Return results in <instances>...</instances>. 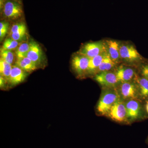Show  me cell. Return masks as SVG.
Returning <instances> with one entry per match:
<instances>
[{
	"label": "cell",
	"instance_id": "obj_23",
	"mask_svg": "<svg viewBox=\"0 0 148 148\" xmlns=\"http://www.w3.org/2000/svg\"><path fill=\"white\" fill-rule=\"evenodd\" d=\"M9 24L7 21H1L0 23V38L1 40L4 38L8 31Z\"/></svg>",
	"mask_w": 148,
	"mask_h": 148
},
{
	"label": "cell",
	"instance_id": "obj_17",
	"mask_svg": "<svg viewBox=\"0 0 148 148\" xmlns=\"http://www.w3.org/2000/svg\"><path fill=\"white\" fill-rule=\"evenodd\" d=\"M116 64L111 59L108 53L101 65L96 70L95 73L97 74L102 72L109 71L115 66Z\"/></svg>",
	"mask_w": 148,
	"mask_h": 148
},
{
	"label": "cell",
	"instance_id": "obj_25",
	"mask_svg": "<svg viewBox=\"0 0 148 148\" xmlns=\"http://www.w3.org/2000/svg\"><path fill=\"white\" fill-rule=\"evenodd\" d=\"M142 76L148 79V64L143 66L142 69Z\"/></svg>",
	"mask_w": 148,
	"mask_h": 148
},
{
	"label": "cell",
	"instance_id": "obj_10",
	"mask_svg": "<svg viewBox=\"0 0 148 148\" xmlns=\"http://www.w3.org/2000/svg\"><path fill=\"white\" fill-rule=\"evenodd\" d=\"M107 52L111 59L116 63H118L121 58L119 43L113 40H107L106 42Z\"/></svg>",
	"mask_w": 148,
	"mask_h": 148
},
{
	"label": "cell",
	"instance_id": "obj_27",
	"mask_svg": "<svg viewBox=\"0 0 148 148\" xmlns=\"http://www.w3.org/2000/svg\"><path fill=\"white\" fill-rule=\"evenodd\" d=\"M146 110L148 114V101H147L146 104Z\"/></svg>",
	"mask_w": 148,
	"mask_h": 148
},
{
	"label": "cell",
	"instance_id": "obj_26",
	"mask_svg": "<svg viewBox=\"0 0 148 148\" xmlns=\"http://www.w3.org/2000/svg\"><path fill=\"white\" fill-rule=\"evenodd\" d=\"M6 80L2 77H0V85L1 87H3L5 85V82Z\"/></svg>",
	"mask_w": 148,
	"mask_h": 148
},
{
	"label": "cell",
	"instance_id": "obj_4",
	"mask_svg": "<svg viewBox=\"0 0 148 148\" xmlns=\"http://www.w3.org/2000/svg\"><path fill=\"white\" fill-rule=\"evenodd\" d=\"M120 54L121 59L127 63H136L143 59L134 46L130 44L120 45Z\"/></svg>",
	"mask_w": 148,
	"mask_h": 148
},
{
	"label": "cell",
	"instance_id": "obj_20",
	"mask_svg": "<svg viewBox=\"0 0 148 148\" xmlns=\"http://www.w3.org/2000/svg\"><path fill=\"white\" fill-rule=\"evenodd\" d=\"M1 58L7 62L12 65L14 61V53L11 50H5L1 49Z\"/></svg>",
	"mask_w": 148,
	"mask_h": 148
},
{
	"label": "cell",
	"instance_id": "obj_19",
	"mask_svg": "<svg viewBox=\"0 0 148 148\" xmlns=\"http://www.w3.org/2000/svg\"><path fill=\"white\" fill-rule=\"evenodd\" d=\"M30 48L29 43L24 42L20 44L16 49L15 53L17 59L24 58L27 56Z\"/></svg>",
	"mask_w": 148,
	"mask_h": 148
},
{
	"label": "cell",
	"instance_id": "obj_3",
	"mask_svg": "<svg viewBox=\"0 0 148 148\" xmlns=\"http://www.w3.org/2000/svg\"><path fill=\"white\" fill-rule=\"evenodd\" d=\"M106 52H107L106 42L100 41L86 44L78 53L91 58Z\"/></svg>",
	"mask_w": 148,
	"mask_h": 148
},
{
	"label": "cell",
	"instance_id": "obj_11",
	"mask_svg": "<svg viewBox=\"0 0 148 148\" xmlns=\"http://www.w3.org/2000/svg\"><path fill=\"white\" fill-rule=\"evenodd\" d=\"M115 73L118 79L121 83L131 82L136 76L133 69L123 66H119Z\"/></svg>",
	"mask_w": 148,
	"mask_h": 148
},
{
	"label": "cell",
	"instance_id": "obj_14",
	"mask_svg": "<svg viewBox=\"0 0 148 148\" xmlns=\"http://www.w3.org/2000/svg\"><path fill=\"white\" fill-rule=\"evenodd\" d=\"M134 79L138 86L139 95L143 98H148V79L145 77L135 76Z\"/></svg>",
	"mask_w": 148,
	"mask_h": 148
},
{
	"label": "cell",
	"instance_id": "obj_22",
	"mask_svg": "<svg viewBox=\"0 0 148 148\" xmlns=\"http://www.w3.org/2000/svg\"><path fill=\"white\" fill-rule=\"evenodd\" d=\"M27 34V30H23L17 33L10 34V38L17 41H22L25 39Z\"/></svg>",
	"mask_w": 148,
	"mask_h": 148
},
{
	"label": "cell",
	"instance_id": "obj_2",
	"mask_svg": "<svg viewBox=\"0 0 148 148\" xmlns=\"http://www.w3.org/2000/svg\"><path fill=\"white\" fill-rule=\"evenodd\" d=\"M108 89L103 92L97 105V111L103 115L108 114L114 104L121 100L119 92L114 88Z\"/></svg>",
	"mask_w": 148,
	"mask_h": 148
},
{
	"label": "cell",
	"instance_id": "obj_16",
	"mask_svg": "<svg viewBox=\"0 0 148 148\" xmlns=\"http://www.w3.org/2000/svg\"><path fill=\"white\" fill-rule=\"evenodd\" d=\"M107 54H108L107 52H104L93 58H90L88 73H95L96 70L101 65L103 59L105 58Z\"/></svg>",
	"mask_w": 148,
	"mask_h": 148
},
{
	"label": "cell",
	"instance_id": "obj_18",
	"mask_svg": "<svg viewBox=\"0 0 148 148\" xmlns=\"http://www.w3.org/2000/svg\"><path fill=\"white\" fill-rule=\"evenodd\" d=\"M12 66L1 58L0 59V73L1 76L6 81L9 80Z\"/></svg>",
	"mask_w": 148,
	"mask_h": 148
},
{
	"label": "cell",
	"instance_id": "obj_6",
	"mask_svg": "<svg viewBox=\"0 0 148 148\" xmlns=\"http://www.w3.org/2000/svg\"><path fill=\"white\" fill-rule=\"evenodd\" d=\"M118 92L124 100H137L140 95L137 84L131 82L121 83Z\"/></svg>",
	"mask_w": 148,
	"mask_h": 148
},
{
	"label": "cell",
	"instance_id": "obj_28",
	"mask_svg": "<svg viewBox=\"0 0 148 148\" xmlns=\"http://www.w3.org/2000/svg\"><path fill=\"white\" fill-rule=\"evenodd\" d=\"M12 1H15L17 2L21 3V0H12Z\"/></svg>",
	"mask_w": 148,
	"mask_h": 148
},
{
	"label": "cell",
	"instance_id": "obj_5",
	"mask_svg": "<svg viewBox=\"0 0 148 148\" xmlns=\"http://www.w3.org/2000/svg\"><path fill=\"white\" fill-rule=\"evenodd\" d=\"M94 79L101 86L108 88H115L120 82L115 73L110 71L96 74Z\"/></svg>",
	"mask_w": 148,
	"mask_h": 148
},
{
	"label": "cell",
	"instance_id": "obj_8",
	"mask_svg": "<svg viewBox=\"0 0 148 148\" xmlns=\"http://www.w3.org/2000/svg\"><path fill=\"white\" fill-rule=\"evenodd\" d=\"M90 58L78 54L75 55L72 60V66L78 75L82 76L88 72Z\"/></svg>",
	"mask_w": 148,
	"mask_h": 148
},
{
	"label": "cell",
	"instance_id": "obj_1",
	"mask_svg": "<svg viewBox=\"0 0 148 148\" xmlns=\"http://www.w3.org/2000/svg\"><path fill=\"white\" fill-rule=\"evenodd\" d=\"M0 8L1 15L9 20H17L24 14L21 3L12 0H0Z\"/></svg>",
	"mask_w": 148,
	"mask_h": 148
},
{
	"label": "cell",
	"instance_id": "obj_13",
	"mask_svg": "<svg viewBox=\"0 0 148 148\" xmlns=\"http://www.w3.org/2000/svg\"><path fill=\"white\" fill-rule=\"evenodd\" d=\"M27 72L18 66H12V69L8 82L12 86H16L23 82L27 76Z\"/></svg>",
	"mask_w": 148,
	"mask_h": 148
},
{
	"label": "cell",
	"instance_id": "obj_24",
	"mask_svg": "<svg viewBox=\"0 0 148 148\" xmlns=\"http://www.w3.org/2000/svg\"><path fill=\"white\" fill-rule=\"evenodd\" d=\"M25 30H27V27L24 23H17V24H14L12 26L11 29L10 34L17 33V32Z\"/></svg>",
	"mask_w": 148,
	"mask_h": 148
},
{
	"label": "cell",
	"instance_id": "obj_12",
	"mask_svg": "<svg viewBox=\"0 0 148 148\" xmlns=\"http://www.w3.org/2000/svg\"><path fill=\"white\" fill-rule=\"evenodd\" d=\"M125 104L127 118L132 120L138 119L141 113L140 103L136 100H130Z\"/></svg>",
	"mask_w": 148,
	"mask_h": 148
},
{
	"label": "cell",
	"instance_id": "obj_21",
	"mask_svg": "<svg viewBox=\"0 0 148 148\" xmlns=\"http://www.w3.org/2000/svg\"><path fill=\"white\" fill-rule=\"evenodd\" d=\"M19 45L18 42L12 38H8L5 41L1 48L5 50H12L16 49Z\"/></svg>",
	"mask_w": 148,
	"mask_h": 148
},
{
	"label": "cell",
	"instance_id": "obj_9",
	"mask_svg": "<svg viewBox=\"0 0 148 148\" xmlns=\"http://www.w3.org/2000/svg\"><path fill=\"white\" fill-rule=\"evenodd\" d=\"M30 48L26 57L31 59L37 67L41 64L43 60L42 50L38 44L35 41L29 42Z\"/></svg>",
	"mask_w": 148,
	"mask_h": 148
},
{
	"label": "cell",
	"instance_id": "obj_7",
	"mask_svg": "<svg viewBox=\"0 0 148 148\" xmlns=\"http://www.w3.org/2000/svg\"><path fill=\"white\" fill-rule=\"evenodd\" d=\"M107 115L114 121L118 122L125 121L127 118L125 103L121 100L117 101L112 106Z\"/></svg>",
	"mask_w": 148,
	"mask_h": 148
},
{
	"label": "cell",
	"instance_id": "obj_15",
	"mask_svg": "<svg viewBox=\"0 0 148 148\" xmlns=\"http://www.w3.org/2000/svg\"><path fill=\"white\" fill-rule=\"evenodd\" d=\"M15 64L16 66L27 73L34 71L38 68L34 62L26 56L24 58L16 59Z\"/></svg>",
	"mask_w": 148,
	"mask_h": 148
}]
</instances>
